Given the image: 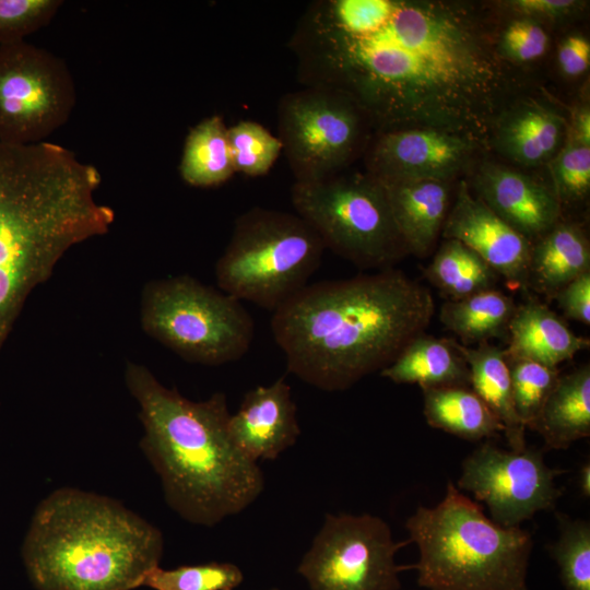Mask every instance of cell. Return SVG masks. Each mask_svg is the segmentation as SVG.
Here are the masks:
<instances>
[{
  "instance_id": "obj_1",
  "label": "cell",
  "mask_w": 590,
  "mask_h": 590,
  "mask_svg": "<svg viewBox=\"0 0 590 590\" xmlns=\"http://www.w3.org/2000/svg\"><path fill=\"white\" fill-rule=\"evenodd\" d=\"M288 47L305 86L347 95L376 132L434 127L481 145L517 92L488 23L464 4L318 0Z\"/></svg>"
},
{
  "instance_id": "obj_2",
  "label": "cell",
  "mask_w": 590,
  "mask_h": 590,
  "mask_svg": "<svg viewBox=\"0 0 590 590\" xmlns=\"http://www.w3.org/2000/svg\"><path fill=\"white\" fill-rule=\"evenodd\" d=\"M434 312L429 290L390 268L307 284L273 311L271 331L290 373L343 391L388 366Z\"/></svg>"
},
{
  "instance_id": "obj_3",
  "label": "cell",
  "mask_w": 590,
  "mask_h": 590,
  "mask_svg": "<svg viewBox=\"0 0 590 590\" xmlns=\"http://www.w3.org/2000/svg\"><path fill=\"white\" fill-rule=\"evenodd\" d=\"M98 169L50 142H0V351L35 287L73 246L105 235Z\"/></svg>"
},
{
  "instance_id": "obj_4",
  "label": "cell",
  "mask_w": 590,
  "mask_h": 590,
  "mask_svg": "<svg viewBox=\"0 0 590 590\" xmlns=\"http://www.w3.org/2000/svg\"><path fill=\"white\" fill-rule=\"evenodd\" d=\"M126 384L140 408V447L161 479L166 503L178 516L212 527L260 496L262 471L232 441L223 392L192 401L134 363L127 365Z\"/></svg>"
},
{
  "instance_id": "obj_5",
  "label": "cell",
  "mask_w": 590,
  "mask_h": 590,
  "mask_svg": "<svg viewBox=\"0 0 590 590\" xmlns=\"http://www.w3.org/2000/svg\"><path fill=\"white\" fill-rule=\"evenodd\" d=\"M163 550L162 532L121 503L62 487L37 506L22 558L37 590H133Z\"/></svg>"
},
{
  "instance_id": "obj_6",
  "label": "cell",
  "mask_w": 590,
  "mask_h": 590,
  "mask_svg": "<svg viewBox=\"0 0 590 590\" xmlns=\"http://www.w3.org/2000/svg\"><path fill=\"white\" fill-rule=\"evenodd\" d=\"M418 548L413 566L426 590H528L533 547L520 527L505 528L448 482L434 507L418 506L405 523Z\"/></svg>"
},
{
  "instance_id": "obj_7",
  "label": "cell",
  "mask_w": 590,
  "mask_h": 590,
  "mask_svg": "<svg viewBox=\"0 0 590 590\" xmlns=\"http://www.w3.org/2000/svg\"><path fill=\"white\" fill-rule=\"evenodd\" d=\"M324 249L297 214L252 208L236 219L215 280L224 293L273 312L308 284Z\"/></svg>"
},
{
  "instance_id": "obj_8",
  "label": "cell",
  "mask_w": 590,
  "mask_h": 590,
  "mask_svg": "<svg viewBox=\"0 0 590 590\" xmlns=\"http://www.w3.org/2000/svg\"><path fill=\"white\" fill-rule=\"evenodd\" d=\"M140 319L146 334L201 365L238 361L255 335L253 319L240 300L189 275L146 283Z\"/></svg>"
},
{
  "instance_id": "obj_9",
  "label": "cell",
  "mask_w": 590,
  "mask_h": 590,
  "mask_svg": "<svg viewBox=\"0 0 590 590\" xmlns=\"http://www.w3.org/2000/svg\"><path fill=\"white\" fill-rule=\"evenodd\" d=\"M344 172L320 180L295 181L293 208L324 248L363 269H390L409 252L385 191L366 172Z\"/></svg>"
},
{
  "instance_id": "obj_10",
  "label": "cell",
  "mask_w": 590,
  "mask_h": 590,
  "mask_svg": "<svg viewBox=\"0 0 590 590\" xmlns=\"http://www.w3.org/2000/svg\"><path fill=\"white\" fill-rule=\"evenodd\" d=\"M279 139L295 181H315L344 172L364 155L373 126L347 95L305 86L278 105Z\"/></svg>"
},
{
  "instance_id": "obj_11",
  "label": "cell",
  "mask_w": 590,
  "mask_h": 590,
  "mask_svg": "<svg viewBox=\"0 0 590 590\" xmlns=\"http://www.w3.org/2000/svg\"><path fill=\"white\" fill-rule=\"evenodd\" d=\"M75 103L63 59L26 40L0 45V142H45L69 120Z\"/></svg>"
},
{
  "instance_id": "obj_12",
  "label": "cell",
  "mask_w": 590,
  "mask_h": 590,
  "mask_svg": "<svg viewBox=\"0 0 590 590\" xmlns=\"http://www.w3.org/2000/svg\"><path fill=\"white\" fill-rule=\"evenodd\" d=\"M396 542L380 517L327 515L297 571L310 590H399Z\"/></svg>"
},
{
  "instance_id": "obj_13",
  "label": "cell",
  "mask_w": 590,
  "mask_h": 590,
  "mask_svg": "<svg viewBox=\"0 0 590 590\" xmlns=\"http://www.w3.org/2000/svg\"><path fill=\"white\" fill-rule=\"evenodd\" d=\"M560 473L538 450H505L485 441L462 462L458 487L485 503L495 523L512 528L555 506Z\"/></svg>"
},
{
  "instance_id": "obj_14",
  "label": "cell",
  "mask_w": 590,
  "mask_h": 590,
  "mask_svg": "<svg viewBox=\"0 0 590 590\" xmlns=\"http://www.w3.org/2000/svg\"><path fill=\"white\" fill-rule=\"evenodd\" d=\"M474 141L434 127H408L373 134L364 153L366 173L376 179L452 180L470 162Z\"/></svg>"
},
{
  "instance_id": "obj_15",
  "label": "cell",
  "mask_w": 590,
  "mask_h": 590,
  "mask_svg": "<svg viewBox=\"0 0 590 590\" xmlns=\"http://www.w3.org/2000/svg\"><path fill=\"white\" fill-rule=\"evenodd\" d=\"M453 198L441 236L472 249L511 287H527L531 243L473 194L465 180Z\"/></svg>"
},
{
  "instance_id": "obj_16",
  "label": "cell",
  "mask_w": 590,
  "mask_h": 590,
  "mask_svg": "<svg viewBox=\"0 0 590 590\" xmlns=\"http://www.w3.org/2000/svg\"><path fill=\"white\" fill-rule=\"evenodd\" d=\"M296 412L284 378L258 386L246 392L237 412L229 416L232 441L251 461L274 460L300 435Z\"/></svg>"
},
{
  "instance_id": "obj_17",
  "label": "cell",
  "mask_w": 590,
  "mask_h": 590,
  "mask_svg": "<svg viewBox=\"0 0 590 590\" xmlns=\"http://www.w3.org/2000/svg\"><path fill=\"white\" fill-rule=\"evenodd\" d=\"M475 196L531 244L560 217L553 189L514 169L487 164L474 179Z\"/></svg>"
},
{
  "instance_id": "obj_18",
  "label": "cell",
  "mask_w": 590,
  "mask_h": 590,
  "mask_svg": "<svg viewBox=\"0 0 590 590\" xmlns=\"http://www.w3.org/2000/svg\"><path fill=\"white\" fill-rule=\"evenodd\" d=\"M375 178V177H374ZM409 253L427 256L434 248L452 199L450 180L436 178L377 179Z\"/></svg>"
},
{
  "instance_id": "obj_19",
  "label": "cell",
  "mask_w": 590,
  "mask_h": 590,
  "mask_svg": "<svg viewBox=\"0 0 590 590\" xmlns=\"http://www.w3.org/2000/svg\"><path fill=\"white\" fill-rule=\"evenodd\" d=\"M507 335L506 357L551 367L573 358L590 344L588 339L575 334L547 305L534 298L516 307Z\"/></svg>"
},
{
  "instance_id": "obj_20",
  "label": "cell",
  "mask_w": 590,
  "mask_h": 590,
  "mask_svg": "<svg viewBox=\"0 0 590 590\" xmlns=\"http://www.w3.org/2000/svg\"><path fill=\"white\" fill-rule=\"evenodd\" d=\"M590 272V245L574 223L558 221L531 244L527 287L553 298L566 284Z\"/></svg>"
},
{
  "instance_id": "obj_21",
  "label": "cell",
  "mask_w": 590,
  "mask_h": 590,
  "mask_svg": "<svg viewBox=\"0 0 590 590\" xmlns=\"http://www.w3.org/2000/svg\"><path fill=\"white\" fill-rule=\"evenodd\" d=\"M380 375L396 384L418 385L422 390L470 387V370L457 341L425 332L410 341Z\"/></svg>"
},
{
  "instance_id": "obj_22",
  "label": "cell",
  "mask_w": 590,
  "mask_h": 590,
  "mask_svg": "<svg viewBox=\"0 0 590 590\" xmlns=\"http://www.w3.org/2000/svg\"><path fill=\"white\" fill-rule=\"evenodd\" d=\"M470 370V387L486 404L503 426L510 450L523 451L526 427L514 406L508 363L503 349L489 342L476 347L459 344Z\"/></svg>"
},
{
  "instance_id": "obj_23",
  "label": "cell",
  "mask_w": 590,
  "mask_h": 590,
  "mask_svg": "<svg viewBox=\"0 0 590 590\" xmlns=\"http://www.w3.org/2000/svg\"><path fill=\"white\" fill-rule=\"evenodd\" d=\"M564 120L555 111L535 103L507 110L494 135L499 150L515 162L534 166L548 160L564 133Z\"/></svg>"
},
{
  "instance_id": "obj_24",
  "label": "cell",
  "mask_w": 590,
  "mask_h": 590,
  "mask_svg": "<svg viewBox=\"0 0 590 590\" xmlns=\"http://www.w3.org/2000/svg\"><path fill=\"white\" fill-rule=\"evenodd\" d=\"M552 449L590 436V367L559 376L532 428Z\"/></svg>"
},
{
  "instance_id": "obj_25",
  "label": "cell",
  "mask_w": 590,
  "mask_h": 590,
  "mask_svg": "<svg viewBox=\"0 0 590 590\" xmlns=\"http://www.w3.org/2000/svg\"><path fill=\"white\" fill-rule=\"evenodd\" d=\"M424 416L429 426L467 440L492 438L503 426L471 387L423 389Z\"/></svg>"
},
{
  "instance_id": "obj_26",
  "label": "cell",
  "mask_w": 590,
  "mask_h": 590,
  "mask_svg": "<svg viewBox=\"0 0 590 590\" xmlns=\"http://www.w3.org/2000/svg\"><path fill=\"white\" fill-rule=\"evenodd\" d=\"M514 298L496 288L446 300L439 309V320L463 343H482L507 334L516 310Z\"/></svg>"
},
{
  "instance_id": "obj_27",
  "label": "cell",
  "mask_w": 590,
  "mask_h": 590,
  "mask_svg": "<svg viewBox=\"0 0 590 590\" xmlns=\"http://www.w3.org/2000/svg\"><path fill=\"white\" fill-rule=\"evenodd\" d=\"M179 173L192 187L209 188L227 181L235 173L227 140V127L212 115L192 127L186 137Z\"/></svg>"
},
{
  "instance_id": "obj_28",
  "label": "cell",
  "mask_w": 590,
  "mask_h": 590,
  "mask_svg": "<svg viewBox=\"0 0 590 590\" xmlns=\"http://www.w3.org/2000/svg\"><path fill=\"white\" fill-rule=\"evenodd\" d=\"M424 275L447 300L495 288L499 278L476 252L456 239H445Z\"/></svg>"
},
{
  "instance_id": "obj_29",
  "label": "cell",
  "mask_w": 590,
  "mask_h": 590,
  "mask_svg": "<svg viewBox=\"0 0 590 590\" xmlns=\"http://www.w3.org/2000/svg\"><path fill=\"white\" fill-rule=\"evenodd\" d=\"M559 535L548 551L566 590H590V523L557 515Z\"/></svg>"
},
{
  "instance_id": "obj_30",
  "label": "cell",
  "mask_w": 590,
  "mask_h": 590,
  "mask_svg": "<svg viewBox=\"0 0 590 590\" xmlns=\"http://www.w3.org/2000/svg\"><path fill=\"white\" fill-rule=\"evenodd\" d=\"M506 356V355H505ZM515 411L526 428L532 429L559 378L557 367L529 359L506 357Z\"/></svg>"
},
{
  "instance_id": "obj_31",
  "label": "cell",
  "mask_w": 590,
  "mask_h": 590,
  "mask_svg": "<svg viewBox=\"0 0 590 590\" xmlns=\"http://www.w3.org/2000/svg\"><path fill=\"white\" fill-rule=\"evenodd\" d=\"M227 140L235 172L246 176L266 175L283 152L279 137L251 120L227 128Z\"/></svg>"
},
{
  "instance_id": "obj_32",
  "label": "cell",
  "mask_w": 590,
  "mask_h": 590,
  "mask_svg": "<svg viewBox=\"0 0 590 590\" xmlns=\"http://www.w3.org/2000/svg\"><path fill=\"white\" fill-rule=\"evenodd\" d=\"M243 580V571L235 564L212 562L173 569L154 567L142 586L153 590H234Z\"/></svg>"
},
{
  "instance_id": "obj_33",
  "label": "cell",
  "mask_w": 590,
  "mask_h": 590,
  "mask_svg": "<svg viewBox=\"0 0 590 590\" xmlns=\"http://www.w3.org/2000/svg\"><path fill=\"white\" fill-rule=\"evenodd\" d=\"M62 4L61 0H0V45L25 40L47 26Z\"/></svg>"
},
{
  "instance_id": "obj_34",
  "label": "cell",
  "mask_w": 590,
  "mask_h": 590,
  "mask_svg": "<svg viewBox=\"0 0 590 590\" xmlns=\"http://www.w3.org/2000/svg\"><path fill=\"white\" fill-rule=\"evenodd\" d=\"M552 175L559 202L583 199L590 189V145L569 139L553 161Z\"/></svg>"
},
{
  "instance_id": "obj_35",
  "label": "cell",
  "mask_w": 590,
  "mask_h": 590,
  "mask_svg": "<svg viewBox=\"0 0 590 590\" xmlns=\"http://www.w3.org/2000/svg\"><path fill=\"white\" fill-rule=\"evenodd\" d=\"M548 35L533 19L514 20L502 33L498 48L508 61L527 62L542 57L548 47Z\"/></svg>"
},
{
  "instance_id": "obj_36",
  "label": "cell",
  "mask_w": 590,
  "mask_h": 590,
  "mask_svg": "<svg viewBox=\"0 0 590 590\" xmlns=\"http://www.w3.org/2000/svg\"><path fill=\"white\" fill-rule=\"evenodd\" d=\"M565 317L589 326L590 272L563 286L553 297Z\"/></svg>"
},
{
  "instance_id": "obj_37",
  "label": "cell",
  "mask_w": 590,
  "mask_h": 590,
  "mask_svg": "<svg viewBox=\"0 0 590 590\" xmlns=\"http://www.w3.org/2000/svg\"><path fill=\"white\" fill-rule=\"evenodd\" d=\"M557 59L562 71L568 76H578L590 64V43L581 35L568 36L559 46Z\"/></svg>"
},
{
  "instance_id": "obj_38",
  "label": "cell",
  "mask_w": 590,
  "mask_h": 590,
  "mask_svg": "<svg viewBox=\"0 0 590 590\" xmlns=\"http://www.w3.org/2000/svg\"><path fill=\"white\" fill-rule=\"evenodd\" d=\"M508 7L530 19H556L574 11L578 2L575 0H512L508 2Z\"/></svg>"
},
{
  "instance_id": "obj_39",
  "label": "cell",
  "mask_w": 590,
  "mask_h": 590,
  "mask_svg": "<svg viewBox=\"0 0 590 590\" xmlns=\"http://www.w3.org/2000/svg\"><path fill=\"white\" fill-rule=\"evenodd\" d=\"M569 139L590 145V111L588 107L581 108L575 116Z\"/></svg>"
},
{
  "instance_id": "obj_40",
  "label": "cell",
  "mask_w": 590,
  "mask_h": 590,
  "mask_svg": "<svg viewBox=\"0 0 590 590\" xmlns=\"http://www.w3.org/2000/svg\"><path fill=\"white\" fill-rule=\"evenodd\" d=\"M579 491L585 498L590 496V463L585 462L579 470Z\"/></svg>"
},
{
  "instance_id": "obj_41",
  "label": "cell",
  "mask_w": 590,
  "mask_h": 590,
  "mask_svg": "<svg viewBox=\"0 0 590 590\" xmlns=\"http://www.w3.org/2000/svg\"><path fill=\"white\" fill-rule=\"evenodd\" d=\"M270 590H280V589H278V588H272V589H270Z\"/></svg>"
}]
</instances>
